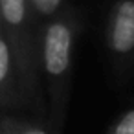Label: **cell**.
I'll list each match as a JSON object with an SVG mask.
<instances>
[{
  "instance_id": "6",
  "label": "cell",
  "mask_w": 134,
  "mask_h": 134,
  "mask_svg": "<svg viewBox=\"0 0 134 134\" xmlns=\"http://www.w3.org/2000/svg\"><path fill=\"white\" fill-rule=\"evenodd\" d=\"M35 6H37V9L48 13V11H53L59 6V0H35Z\"/></svg>"
},
{
  "instance_id": "2",
  "label": "cell",
  "mask_w": 134,
  "mask_h": 134,
  "mask_svg": "<svg viewBox=\"0 0 134 134\" xmlns=\"http://www.w3.org/2000/svg\"><path fill=\"white\" fill-rule=\"evenodd\" d=\"M112 44L118 52H129L134 46V2H125L114 24Z\"/></svg>"
},
{
  "instance_id": "4",
  "label": "cell",
  "mask_w": 134,
  "mask_h": 134,
  "mask_svg": "<svg viewBox=\"0 0 134 134\" xmlns=\"http://www.w3.org/2000/svg\"><path fill=\"white\" fill-rule=\"evenodd\" d=\"M114 134H134V110L129 112V114L119 121V125L116 127Z\"/></svg>"
},
{
  "instance_id": "1",
  "label": "cell",
  "mask_w": 134,
  "mask_h": 134,
  "mask_svg": "<svg viewBox=\"0 0 134 134\" xmlns=\"http://www.w3.org/2000/svg\"><path fill=\"white\" fill-rule=\"evenodd\" d=\"M70 57V31L63 24H53L46 35V68L50 74H63Z\"/></svg>"
},
{
  "instance_id": "7",
  "label": "cell",
  "mask_w": 134,
  "mask_h": 134,
  "mask_svg": "<svg viewBox=\"0 0 134 134\" xmlns=\"http://www.w3.org/2000/svg\"><path fill=\"white\" fill-rule=\"evenodd\" d=\"M30 134H44V132H39V130H35V132H30Z\"/></svg>"
},
{
  "instance_id": "3",
  "label": "cell",
  "mask_w": 134,
  "mask_h": 134,
  "mask_svg": "<svg viewBox=\"0 0 134 134\" xmlns=\"http://www.w3.org/2000/svg\"><path fill=\"white\" fill-rule=\"evenodd\" d=\"M2 13L9 24H19L24 19V2L22 0H2Z\"/></svg>"
},
{
  "instance_id": "5",
  "label": "cell",
  "mask_w": 134,
  "mask_h": 134,
  "mask_svg": "<svg viewBox=\"0 0 134 134\" xmlns=\"http://www.w3.org/2000/svg\"><path fill=\"white\" fill-rule=\"evenodd\" d=\"M8 64H9V53L6 42H0V79L8 75Z\"/></svg>"
}]
</instances>
